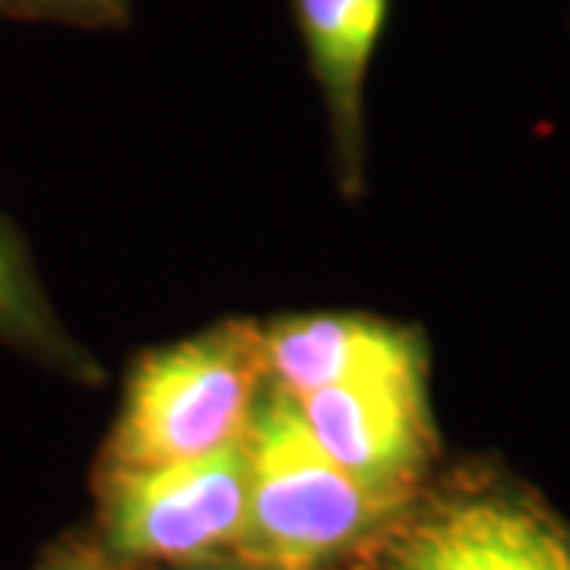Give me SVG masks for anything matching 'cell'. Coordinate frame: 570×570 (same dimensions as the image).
<instances>
[{
	"label": "cell",
	"mask_w": 570,
	"mask_h": 570,
	"mask_svg": "<svg viewBox=\"0 0 570 570\" xmlns=\"http://www.w3.org/2000/svg\"><path fill=\"white\" fill-rule=\"evenodd\" d=\"M41 570H99V568H96V564H89V561H82V558H73V554H61V558L48 561Z\"/></svg>",
	"instance_id": "30bf717a"
},
{
	"label": "cell",
	"mask_w": 570,
	"mask_h": 570,
	"mask_svg": "<svg viewBox=\"0 0 570 570\" xmlns=\"http://www.w3.org/2000/svg\"><path fill=\"white\" fill-rule=\"evenodd\" d=\"M213 570H228V568H213ZM250 570H261V568H250Z\"/></svg>",
	"instance_id": "8fae6325"
},
{
	"label": "cell",
	"mask_w": 570,
	"mask_h": 570,
	"mask_svg": "<svg viewBox=\"0 0 570 570\" xmlns=\"http://www.w3.org/2000/svg\"><path fill=\"white\" fill-rule=\"evenodd\" d=\"M298 406L317 444L355 479L400 501L415 494L438 450L428 371L317 390Z\"/></svg>",
	"instance_id": "5b68a950"
},
{
	"label": "cell",
	"mask_w": 570,
	"mask_h": 570,
	"mask_svg": "<svg viewBox=\"0 0 570 570\" xmlns=\"http://www.w3.org/2000/svg\"><path fill=\"white\" fill-rule=\"evenodd\" d=\"M269 387L264 326L223 321L130 367L105 450L111 466L194 460L242 444Z\"/></svg>",
	"instance_id": "7a4b0ae2"
},
{
	"label": "cell",
	"mask_w": 570,
	"mask_h": 570,
	"mask_svg": "<svg viewBox=\"0 0 570 570\" xmlns=\"http://www.w3.org/2000/svg\"><path fill=\"white\" fill-rule=\"evenodd\" d=\"M390 0H292L346 194L365 184V86Z\"/></svg>",
	"instance_id": "52a82bcc"
},
{
	"label": "cell",
	"mask_w": 570,
	"mask_h": 570,
	"mask_svg": "<svg viewBox=\"0 0 570 570\" xmlns=\"http://www.w3.org/2000/svg\"><path fill=\"white\" fill-rule=\"evenodd\" d=\"M242 551L261 570H321L358 549L406 501L355 479L311 434L295 396L266 387L245 434Z\"/></svg>",
	"instance_id": "6da1fadb"
},
{
	"label": "cell",
	"mask_w": 570,
	"mask_h": 570,
	"mask_svg": "<svg viewBox=\"0 0 570 570\" xmlns=\"http://www.w3.org/2000/svg\"><path fill=\"white\" fill-rule=\"evenodd\" d=\"M0 343L80 384H99L102 367L63 330L13 223L0 216Z\"/></svg>",
	"instance_id": "ba28073f"
},
{
	"label": "cell",
	"mask_w": 570,
	"mask_h": 570,
	"mask_svg": "<svg viewBox=\"0 0 570 570\" xmlns=\"http://www.w3.org/2000/svg\"><path fill=\"white\" fill-rule=\"evenodd\" d=\"M108 549L124 558L200 561L242 546L247 523L245 441L194 460L102 466Z\"/></svg>",
	"instance_id": "3957f363"
},
{
	"label": "cell",
	"mask_w": 570,
	"mask_h": 570,
	"mask_svg": "<svg viewBox=\"0 0 570 570\" xmlns=\"http://www.w3.org/2000/svg\"><path fill=\"white\" fill-rule=\"evenodd\" d=\"M130 0H0V17L32 22H67L82 29L121 26Z\"/></svg>",
	"instance_id": "9c48e42d"
},
{
	"label": "cell",
	"mask_w": 570,
	"mask_h": 570,
	"mask_svg": "<svg viewBox=\"0 0 570 570\" xmlns=\"http://www.w3.org/2000/svg\"><path fill=\"white\" fill-rule=\"evenodd\" d=\"M269 384L302 400L317 390L428 371L419 330L367 314H295L264 326Z\"/></svg>",
	"instance_id": "8992f818"
},
{
	"label": "cell",
	"mask_w": 570,
	"mask_h": 570,
	"mask_svg": "<svg viewBox=\"0 0 570 570\" xmlns=\"http://www.w3.org/2000/svg\"><path fill=\"white\" fill-rule=\"evenodd\" d=\"M384 570H570V523L501 469H463L396 535Z\"/></svg>",
	"instance_id": "277c9868"
}]
</instances>
